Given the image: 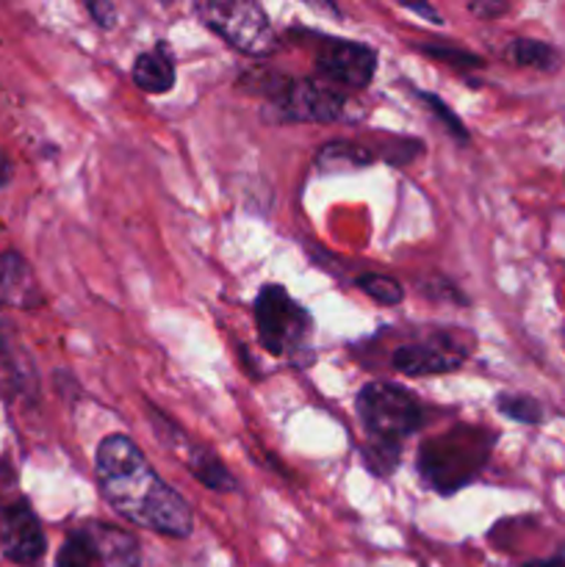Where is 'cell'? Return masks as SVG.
Instances as JSON below:
<instances>
[{
	"mask_svg": "<svg viewBox=\"0 0 565 567\" xmlns=\"http://www.w3.org/2000/svg\"><path fill=\"white\" fill-rule=\"evenodd\" d=\"M496 410L518 424H541L543 421L541 402L532 396H521V393H499Z\"/></svg>",
	"mask_w": 565,
	"mask_h": 567,
	"instance_id": "cell-16",
	"label": "cell"
},
{
	"mask_svg": "<svg viewBox=\"0 0 565 567\" xmlns=\"http://www.w3.org/2000/svg\"><path fill=\"white\" fill-rule=\"evenodd\" d=\"M469 11L476 17H485V20H493V17L507 11V3H487V0H482V3H469Z\"/></svg>",
	"mask_w": 565,
	"mask_h": 567,
	"instance_id": "cell-21",
	"label": "cell"
},
{
	"mask_svg": "<svg viewBox=\"0 0 565 567\" xmlns=\"http://www.w3.org/2000/svg\"><path fill=\"white\" fill-rule=\"evenodd\" d=\"M97 565V551H94L92 532L75 529L61 546L59 557H55V567H92Z\"/></svg>",
	"mask_w": 565,
	"mask_h": 567,
	"instance_id": "cell-15",
	"label": "cell"
},
{
	"mask_svg": "<svg viewBox=\"0 0 565 567\" xmlns=\"http://www.w3.org/2000/svg\"><path fill=\"white\" fill-rule=\"evenodd\" d=\"M97 551V563L103 567H136L138 546L127 532L114 529V526H89Z\"/></svg>",
	"mask_w": 565,
	"mask_h": 567,
	"instance_id": "cell-12",
	"label": "cell"
},
{
	"mask_svg": "<svg viewBox=\"0 0 565 567\" xmlns=\"http://www.w3.org/2000/svg\"><path fill=\"white\" fill-rule=\"evenodd\" d=\"M355 286H358L366 297H371L380 305H399L404 299V288L388 275H374V271H371V275H360L358 280H355Z\"/></svg>",
	"mask_w": 565,
	"mask_h": 567,
	"instance_id": "cell-17",
	"label": "cell"
},
{
	"mask_svg": "<svg viewBox=\"0 0 565 567\" xmlns=\"http://www.w3.org/2000/svg\"><path fill=\"white\" fill-rule=\"evenodd\" d=\"M255 327L266 352L275 358H294L308 347L314 319L286 288L271 282L255 297Z\"/></svg>",
	"mask_w": 565,
	"mask_h": 567,
	"instance_id": "cell-4",
	"label": "cell"
},
{
	"mask_svg": "<svg viewBox=\"0 0 565 567\" xmlns=\"http://www.w3.org/2000/svg\"><path fill=\"white\" fill-rule=\"evenodd\" d=\"M415 94H419V97L424 100L427 105H430L432 114L441 116L443 125H446L449 131H452V136H454V138H460V142H469V131H465L463 120H458V116L452 114V109H449V105L443 103L441 97H435V94H427V92H415Z\"/></svg>",
	"mask_w": 565,
	"mask_h": 567,
	"instance_id": "cell-19",
	"label": "cell"
},
{
	"mask_svg": "<svg viewBox=\"0 0 565 567\" xmlns=\"http://www.w3.org/2000/svg\"><path fill=\"white\" fill-rule=\"evenodd\" d=\"M524 567H565V557H554V559H535V563H526Z\"/></svg>",
	"mask_w": 565,
	"mask_h": 567,
	"instance_id": "cell-24",
	"label": "cell"
},
{
	"mask_svg": "<svg viewBox=\"0 0 565 567\" xmlns=\"http://www.w3.org/2000/svg\"><path fill=\"white\" fill-rule=\"evenodd\" d=\"M258 92L271 100L282 122H336L343 116V94L321 81L260 78Z\"/></svg>",
	"mask_w": 565,
	"mask_h": 567,
	"instance_id": "cell-5",
	"label": "cell"
},
{
	"mask_svg": "<svg viewBox=\"0 0 565 567\" xmlns=\"http://www.w3.org/2000/svg\"><path fill=\"white\" fill-rule=\"evenodd\" d=\"M377 72V50L363 42L327 39L316 53V75L325 86L343 92H360Z\"/></svg>",
	"mask_w": 565,
	"mask_h": 567,
	"instance_id": "cell-6",
	"label": "cell"
},
{
	"mask_svg": "<svg viewBox=\"0 0 565 567\" xmlns=\"http://www.w3.org/2000/svg\"><path fill=\"white\" fill-rule=\"evenodd\" d=\"M94 474L103 498L122 518L166 537L192 535L188 504L150 468L142 449L127 435L103 437L94 454Z\"/></svg>",
	"mask_w": 565,
	"mask_h": 567,
	"instance_id": "cell-1",
	"label": "cell"
},
{
	"mask_svg": "<svg viewBox=\"0 0 565 567\" xmlns=\"http://www.w3.org/2000/svg\"><path fill=\"white\" fill-rule=\"evenodd\" d=\"M89 14H92L94 20H97V25L114 28L116 6L114 3H105V0H100V3H89Z\"/></svg>",
	"mask_w": 565,
	"mask_h": 567,
	"instance_id": "cell-20",
	"label": "cell"
},
{
	"mask_svg": "<svg viewBox=\"0 0 565 567\" xmlns=\"http://www.w3.org/2000/svg\"><path fill=\"white\" fill-rule=\"evenodd\" d=\"M44 532L33 509L25 502H14L0 509V551L17 565H33L42 559Z\"/></svg>",
	"mask_w": 565,
	"mask_h": 567,
	"instance_id": "cell-8",
	"label": "cell"
},
{
	"mask_svg": "<svg viewBox=\"0 0 565 567\" xmlns=\"http://www.w3.org/2000/svg\"><path fill=\"white\" fill-rule=\"evenodd\" d=\"M358 408L363 430L374 437L380 446H399L408 435H413L424 421V410H421L419 399L408 391V388L397 385V382H366L358 393Z\"/></svg>",
	"mask_w": 565,
	"mask_h": 567,
	"instance_id": "cell-3",
	"label": "cell"
},
{
	"mask_svg": "<svg viewBox=\"0 0 565 567\" xmlns=\"http://www.w3.org/2000/svg\"><path fill=\"white\" fill-rule=\"evenodd\" d=\"M419 50L430 59L438 61H449V64H458V66H482L480 55L469 53V50H460V48H443V44H419Z\"/></svg>",
	"mask_w": 565,
	"mask_h": 567,
	"instance_id": "cell-18",
	"label": "cell"
},
{
	"mask_svg": "<svg viewBox=\"0 0 565 567\" xmlns=\"http://www.w3.org/2000/svg\"><path fill=\"white\" fill-rule=\"evenodd\" d=\"M377 161V153L369 147L349 142H332L319 150V169L325 172H341V169H360Z\"/></svg>",
	"mask_w": 565,
	"mask_h": 567,
	"instance_id": "cell-14",
	"label": "cell"
},
{
	"mask_svg": "<svg viewBox=\"0 0 565 567\" xmlns=\"http://www.w3.org/2000/svg\"><path fill=\"white\" fill-rule=\"evenodd\" d=\"M175 59L164 42L133 61V83L147 94H166L175 86Z\"/></svg>",
	"mask_w": 565,
	"mask_h": 567,
	"instance_id": "cell-11",
	"label": "cell"
},
{
	"mask_svg": "<svg viewBox=\"0 0 565 567\" xmlns=\"http://www.w3.org/2000/svg\"><path fill=\"white\" fill-rule=\"evenodd\" d=\"M507 55L518 66H530L537 72H557L563 66V53L554 44L541 42V39H513Z\"/></svg>",
	"mask_w": 565,
	"mask_h": 567,
	"instance_id": "cell-13",
	"label": "cell"
},
{
	"mask_svg": "<svg viewBox=\"0 0 565 567\" xmlns=\"http://www.w3.org/2000/svg\"><path fill=\"white\" fill-rule=\"evenodd\" d=\"M11 175H14V166H11V158L3 153V150H0V186H6V183L11 181Z\"/></svg>",
	"mask_w": 565,
	"mask_h": 567,
	"instance_id": "cell-23",
	"label": "cell"
},
{
	"mask_svg": "<svg viewBox=\"0 0 565 567\" xmlns=\"http://www.w3.org/2000/svg\"><path fill=\"white\" fill-rule=\"evenodd\" d=\"M399 6H402L404 11H413V14L427 17V20H430V22H438V25H441V22H443V17L438 14L435 9H430V6H427V3H399Z\"/></svg>",
	"mask_w": 565,
	"mask_h": 567,
	"instance_id": "cell-22",
	"label": "cell"
},
{
	"mask_svg": "<svg viewBox=\"0 0 565 567\" xmlns=\"http://www.w3.org/2000/svg\"><path fill=\"white\" fill-rule=\"evenodd\" d=\"M166 426H170V443H166V446L175 449V452L181 454L186 468L192 471V474L197 476L208 491H219V493L236 491V480H233V474L222 465V460L216 457V454H210L208 449L188 441V437L183 435L172 421H166Z\"/></svg>",
	"mask_w": 565,
	"mask_h": 567,
	"instance_id": "cell-9",
	"label": "cell"
},
{
	"mask_svg": "<svg viewBox=\"0 0 565 567\" xmlns=\"http://www.w3.org/2000/svg\"><path fill=\"white\" fill-rule=\"evenodd\" d=\"M194 14L208 31L225 39L238 53L266 59L277 50V33L269 14L249 0H203L194 3Z\"/></svg>",
	"mask_w": 565,
	"mask_h": 567,
	"instance_id": "cell-2",
	"label": "cell"
},
{
	"mask_svg": "<svg viewBox=\"0 0 565 567\" xmlns=\"http://www.w3.org/2000/svg\"><path fill=\"white\" fill-rule=\"evenodd\" d=\"M471 343L460 332H438L424 341L404 343L393 352L391 363L399 374L432 377L449 374L469 360Z\"/></svg>",
	"mask_w": 565,
	"mask_h": 567,
	"instance_id": "cell-7",
	"label": "cell"
},
{
	"mask_svg": "<svg viewBox=\"0 0 565 567\" xmlns=\"http://www.w3.org/2000/svg\"><path fill=\"white\" fill-rule=\"evenodd\" d=\"M42 302L31 266L17 252L0 255V305L31 310Z\"/></svg>",
	"mask_w": 565,
	"mask_h": 567,
	"instance_id": "cell-10",
	"label": "cell"
}]
</instances>
